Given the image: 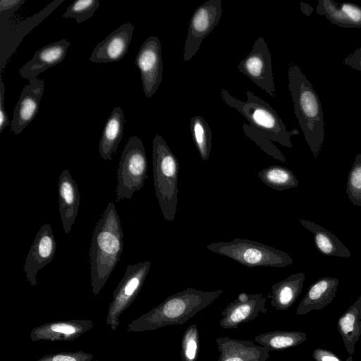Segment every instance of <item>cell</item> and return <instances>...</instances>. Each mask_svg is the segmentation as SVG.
<instances>
[{
    "mask_svg": "<svg viewBox=\"0 0 361 361\" xmlns=\"http://www.w3.org/2000/svg\"><path fill=\"white\" fill-rule=\"evenodd\" d=\"M93 355L82 350H78L45 355L37 361H93Z\"/></svg>",
    "mask_w": 361,
    "mask_h": 361,
    "instance_id": "cell-33",
    "label": "cell"
},
{
    "mask_svg": "<svg viewBox=\"0 0 361 361\" xmlns=\"http://www.w3.org/2000/svg\"><path fill=\"white\" fill-rule=\"evenodd\" d=\"M300 223L314 234L316 248L324 255L348 259L351 257L350 250L334 233L313 221L299 219Z\"/></svg>",
    "mask_w": 361,
    "mask_h": 361,
    "instance_id": "cell-24",
    "label": "cell"
},
{
    "mask_svg": "<svg viewBox=\"0 0 361 361\" xmlns=\"http://www.w3.org/2000/svg\"><path fill=\"white\" fill-rule=\"evenodd\" d=\"M59 207L63 230L66 234L72 229L80 205V192L68 169L63 170L58 183Z\"/></svg>",
    "mask_w": 361,
    "mask_h": 361,
    "instance_id": "cell-19",
    "label": "cell"
},
{
    "mask_svg": "<svg viewBox=\"0 0 361 361\" xmlns=\"http://www.w3.org/2000/svg\"><path fill=\"white\" fill-rule=\"evenodd\" d=\"M258 176L266 185L277 191L288 190L299 185L293 172L282 166H268L261 170Z\"/></svg>",
    "mask_w": 361,
    "mask_h": 361,
    "instance_id": "cell-27",
    "label": "cell"
},
{
    "mask_svg": "<svg viewBox=\"0 0 361 361\" xmlns=\"http://www.w3.org/2000/svg\"><path fill=\"white\" fill-rule=\"evenodd\" d=\"M17 102L11 124V130L20 134L36 117L44 90V81L37 77L28 80Z\"/></svg>",
    "mask_w": 361,
    "mask_h": 361,
    "instance_id": "cell-14",
    "label": "cell"
},
{
    "mask_svg": "<svg viewBox=\"0 0 361 361\" xmlns=\"http://www.w3.org/2000/svg\"><path fill=\"white\" fill-rule=\"evenodd\" d=\"M346 194L355 206L361 207V154H357L349 171Z\"/></svg>",
    "mask_w": 361,
    "mask_h": 361,
    "instance_id": "cell-29",
    "label": "cell"
},
{
    "mask_svg": "<svg viewBox=\"0 0 361 361\" xmlns=\"http://www.w3.org/2000/svg\"><path fill=\"white\" fill-rule=\"evenodd\" d=\"M300 10L306 16H310L314 11V8L310 4L300 3Z\"/></svg>",
    "mask_w": 361,
    "mask_h": 361,
    "instance_id": "cell-38",
    "label": "cell"
},
{
    "mask_svg": "<svg viewBox=\"0 0 361 361\" xmlns=\"http://www.w3.org/2000/svg\"><path fill=\"white\" fill-rule=\"evenodd\" d=\"M134 32V25L126 22L98 43L90 60L94 63H109L121 60L127 54Z\"/></svg>",
    "mask_w": 361,
    "mask_h": 361,
    "instance_id": "cell-15",
    "label": "cell"
},
{
    "mask_svg": "<svg viewBox=\"0 0 361 361\" xmlns=\"http://www.w3.org/2000/svg\"><path fill=\"white\" fill-rule=\"evenodd\" d=\"M206 247L247 267L284 268L293 262L291 257L286 252L247 238L215 242L207 245Z\"/></svg>",
    "mask_w": 361,
    "mask_h": 361,
    "instance_id": "cell-6",
    "label": "cell"
},
{
    "mask_svg": "<svg viewBox=\"0 0 361 361\" xmlns=\"http://www.w3.org/2000/svg\"><path fill=\"white\" fill-rule=\"evenodd\" d=\"M306 339L303 332L274 331L256 336L254 341L269 350H281L298 345Z\"/></svg>",
    "mask_w": 361,
    "mask_h": 361,
    "instance_id": "cell-26",
    "label": "cell"
},
{
    "mask_svg": "<svg viewBox=\"0 0 361 361\" xmlns=\"http://www.w3.org/2000/svg\"><path fill=\"white\" fill-rule=\"evenodd\" d=\"M339 280L334 277H322L308 288L296 309L297 315H303L312 310H321L328 305L336 296Z\"/></svg>",
    "mask_w": 361,
    "mask_h": 361,
    "instance_id": "cell-20",
    "label": "cell"
},
{
    "mask_svg": "<svg viewBox=\"0 0 361 361\" xmlns=\"http://www.w3.org/2000/svg\"><path fill=\"white\" fill-rule=\"evenodd\" d=\"M313 357L316 361H341L331 352L320 348L315 349L313 351Z\"/></svg>",
    "mask_w": 361,
    "mask_h": 361,
    "instance_id": "cell-36",
    "label": "cell"
},
{
    "mask_svg": "<svg viewBox=\"0 0 361 361\" xmlns=\"http://www.w3.org/2000/svg\"><path fill=\"white\" fill-rule=\"evenodd\" d=\"M155 195L164 219L172 222L178 208L179 162L164 139L156 134L152 141Z\"/></svg>",
    "mask_w": 361,
    "mask_h": 361,
    "instance_id": "cell-5",
    "label": "cell"
},
{
    "mask_svg": "<svg viewBox=\"0 0 361 361\" xmlns=\"http://www.w3.org/2000/svg\"><path fill=\"white\" fill-rule=\"evenodd\" d=\"M5 86L4 83L1 78L0 85V133L4 130V128L8 125L9 120L7 113L4 108V94H5Z\"/></svg>",
    "mask_w": 361,
    "mask_h": 361,
    "instance_id": "cell-34",
    "label": "cell"
},
{
    "mask_svg": "<svg viewBox=\"0 0 361 361\" xmlns=\"http://www.w3.org/2000/svg\"><path fill=\"white\" fill-rule=\"evenodd\" d=\"M99 5L98 0H77L67 8L62 18H75L78 23H83L94 15Z\"/></svg>",
    "mask_w": 361,
    "mask_h": 361,
    "instance_id": "cell-31",
    "label": "cell"
},
{
    "mask_svg": "<svg viewBox=\"0 0 361 361\" xmlns=\"http://www.w3.org/2000/svg\"><path fill=\"white\" fill-rule=\"evenodd\" d=\"M243 130L245 135L256 143L264 152L269 155L286 163V159L281 151L273 144L271 140L261 135L250 125L244 123Z\"/></svg>",
    "mask_w": 361,
    "mask_h": 361,
    "instance_id": "cell-32",
    "label": "cell"
},
{
    "mask_svg": "<svg viewBox=\"0 0 361 361\" xmlns=\"http://www.w3.org/2000/svg\"><path fill=\"white\" fill-rule=\"evenodd\" d=\"M25 0H1L0 2V12H13L22 6Z\"/></svg>",
    "mask_w": 361,
    "mask_h": 361,
    "instance_id": "cell-37",
    "label": "cell"
},
{
    "mask_svg": "<svg viewBox=\"0 0 361 361\" xmlns=\"http://www.w3.org/2000/svg\"><path fill=\"white\" fill-rule=\"evenodd\" d=\"M70 45L66 39H62L42 47L20 68V76L30 80L37 77L49 68L59 64L64 60Z\"/></svg>",
    "mask_w": 361,
    "mask_h": 361,
    "instance_id": "cell-17",
    "label": "cell"
},
{
    "mask_svg": "<svg viewBox=\"0 0 361 361\" xmlns=\"http://www.w3.org/2000/svg\"><path fill=\"white\" fill-rule=\"evenodd\" d=\"M123 232L114 204L109 202L95 225L89 252L92 292L99 294L120 261Z\"/></svg>",
    "mask_w": 361,
    "mask_h": 361,
    "instance_id": "cell-1",
    "label": "cell"
},
{
    "mask_svg": "<svg viewBox=\"0 0 361 361\" xmlns=\"http://www.w3.org/2000/svg\"><path fill=\"white\" fill-rule=\"evenodd\" d=\"M147 159L142 140L130 137L124 147L117 171L116 201L130 200L144 186L147 176Z\"/></svg>",
    "mask_w": 361,
    "mask_h": 361,
    "instance_id": "cell-7",
    "label": "cell"
},
{
    "mask_svg": "<svg viewBox=\"0 0 361 361\" xmlns=\"http://www.w3.org/2000/svg\"><path fill=\"white\" fill-rule=\"evenodd\" d=\"M152 262L145 261L128 264L125 274L113 293L109 304L106 325L116 331L120 325L119 318L135 300L141 290L151 268Z\"/></svg>",
    "mask_w": 361,
    "mask_h": 361,
    "instance_id": "cell-8",
    "label": "cell"
},
{
    "mask_svg": "<svg viewBox=\"0 0 361 361\" xmlns=\"http://www.w3.org/2000/svg\"><path fill=\"white\" fill-rule=\"evenodd\" d=\"M305 278L302 272H298L272 285L267 296L271 307L276 310L288 309L301 293Z\"/></svg>",
    "mask_w": 361,
    "mask_h": 361,
    "instance_id": "cell-23",
    "label": "cell"
},
{
    "mask_svg": "<svg viewBox=\"0 0 361 361\" xmlns=\"http://www.w3.org/2000/svg\"><path fill=\"white\" fill-rule=\"evenodd\" d=\"M135 64L140 73L144 93L152 97L157 91L163 78L161 45L155 36L147 38L136 56Z\"/></svg>",
    "mask_w": 361,
    "mask_h": 361,
    "instance_id": "cell-11",
    "label": "cell"
},
{
    "mask_svg": "<svg viewBox=\"0 0 361 361\" xmlns=\"http://www.w3.org/2000/svg\"><path fill=\"white\" fill-rule=\"evenodd\" d=\"M125 123L123 109L115 107L106 121L99 143V152L104 160L112 161V154L123 137Z\"/></svg>",
    "mask_w": 361,
    "mask_h": 361,
    "instance_id": "cell-22",
    "label": "cell"
},
{
    "mask_svg": "<svg viewBox=\"0 0 361 361\" xmlns=\"http://www.w3.org/2000/svg\"><path fill=\"white\" fill-rule=\"evenodd\" d=\"M266 302L267 298L262 293H240L221 312L219 325L226 329H236L255 319L259 312L266 314Z\"/></svg>",
    "mask_w": 361,
    "mask_h": 361,
    "instance_id": "cell-13",
    "label": "cell"
},
{
    "mask_svg": "<svg viewBox=\"0 0 361 361\" xmlns=\"http://www.w3.org/2000/svg\"><path fill=\"white\" fill-rule=\"evenodd\" d=\"M56 250V242L51 225L43 224L35 235L23 267L32 286H36L38 271L51 262Z\"/></svg>",
    "mask_w": 361,
    "mask_h": 361,
    "instance_id": "cell-12",
    "label": "cell"
},
{
    "mask_svg": "<svg viewBox=\"0 0 361 361\" xmlns=\"http://www.w3.org/2000/svg\"><path fill=\"white\" fill-rule=\"evenodd\" d=\"M288 89L296 118L312 154L320 152L324 138V121L322 104L300 67L294 62L288 70Z\"/></svg>",
    "mask_w": 361,
    "mask_h": 361,
    "instance_id": "cell-3",
    "label": "cell"
},
{
    "mask_svg": "<svg viewBox=\"0 0 361 361\" xmlns=\"http://www.w3.org/2000/svg\"><path fill=\"white\" fill-rule=\"evenodd\" d=\"M200 346V335L195 324L185 331L181 341L180 357L182 361H196Z\"/></svg>",
    "mask_w": 361,
    "mask_h": 361,
    "instance_id": "cell-30",
    "label": "cell"
},
{
    "mask_svg": "<svg viewBox=\"0 0 361 361\" xmlns=\"http://www.w3.org/2000/svg\"><path fill=\"white\" fill-rule=\"evenodd\" d=\"M223 293L221 289L203 291L188 287L169 296L159 305L134 319L126 330L137 333L183 324L213 303Z\"/></svg>",
    "mask_w": 361,
    "mask_h": 361,
    "instance_id": "cell-2",
    "label": "cell"
},
{
    "mask_svg": "<svg viewBox=\"0 0 361 361\" xmlns=\"http://www.w3.org/2000/svg\"><path fill=\"white\" fill-rule=\"evenodd\" d=\"M220 353L217 361H267L269 350L250 341L228 337L216 338Z\"/></svg>",
    "mask_w": 361,
    "mask_h": 361,
    "instance_id": "cell-18",
    "label": "cell"
},
{
    "mask_svg": "<svg viewBox=\"0 0 361 361\" xmlns=\"http://www.w3.org/2000/svg\"><path fill=\"white\" fill-rule=\"evenodd\" d=\"M344 347L349 355L355 351V346L361 336V295L341 316L337 322Z\"/></svg>",
    "mask_w": 361,
    "mask_h": 361,
    "instance_id": "cell-25",
    "label": "cell"
},
{
    "mask_svg": "<svg viewBox=\"0 0 361 361\" xmlns=\"http://www.w3.org/2000/svg\"><path fill=\"white\" fill-rule=\"evenodd\" d=\"M221 0H208L200 5L191 16L183 47V61H189L199 51L203 39L218 25L222 16Z\"/></svg>",
    "mask_w": 361,
    "mask_h": 361,
    "instance_id": "cell-9",
    "label": "cell"
},
{
    "mask_svg": "<svg viewBox=\"0 0 361 361\" xmlns=\"http://www.w3.org/2000/svg\"><path fill=\"white\" fill-rule=\"evenodd\" d=\"M94 323L90 319H68L45 323L30 332L32 341H73L91 330Z\"/></svg>",
    "mask_w": 361,
    "mask_h": 361,
    "instance_id": "cell-16",
    "label": "cell"
},
{
    "mask_svg": "<svg viewBox=\"0 0 361 361\" xmlns=\"http://www.w3.org/2000/svg\"><path fill=\"white\" fill-rule=\"evenodd\" d=\"M316 13L324 16L331 23L343 27L361 28V6L334 0H318Z\"/></svg>",
    "mask_w": 361,
    "mask_h": 361,
    "instance_id": "cell-21",
    "label": "cell"
},
{
    "mask_svg": "<svg viewBox=\"0 0 361 361\" xmlns=\"http://www.w3.org/2000/svg\"><path fill=\"white\" fill-rule=\"evenodd\" d=\"M247 101H241L222 88L221 96L224 102L235 109L250 123V126L271 141L286 147H292L290 137L299 134L297 129L287 130L283 120L271 105L246 89Z\"/></svg>",
    "mask_w": 361,
    "mask_h": 361,
    "instance_id": "cell-4",
    "label": "cell"
},
{
    "mask_svg": "<svg viewBox=\"0 0 361 361\" xmlns=\"http://www.w3.org/2000/svg\"><path fill=\"white\" fill-rule=\"evenodd\" d=\"M190 130L201 159L207 161L212 151V129L203 117L195 116L190 119Z\"/></svg>",
    "mask_w": 361,
    "mask_h": 361,
    "instance_id": "cell-28",
    "label": "cell"
},
{
    "mask_svg": "<svg viewBox=\"0 0 361 361\" xmlns=\"http://www.w3.org/2000/svg\"><path fill=\"white\" fill-rule=\"evenodd\" d=\"M343 63L353 69L361 71V47L346 56Z\"/></svg>",
    "mask_w": 361,
    "mask_h": 361,
    "instance_id": "cell-35",
    "label": "cell"
},
{
    "mask_svg": "<svg viewBox=\"0 0 361 361\" xmlns=\"http://www.w3.org/2000/svg\"><path fill=\"white\" fill-rule=\"evenodd\" d=\"M238 69L257 86L276 99L271 54L262 37L255 41L250 53L240 61Z\"/></svg>",
    "mask_w": 361,
    "mask_h": 361,
    "instance_id": "cell-10",
    "label": "cell"
}]
</instances>
